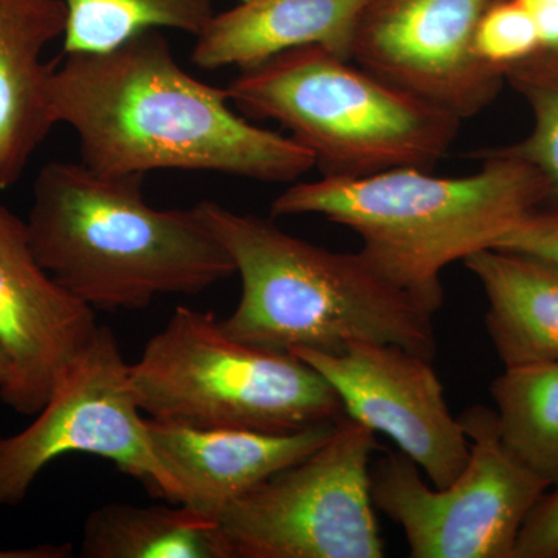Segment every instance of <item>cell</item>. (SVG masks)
Instances as JSON below:
<instances>
[{
  "label": "cell",
  "mask_w": 558,
  "mask_h": 558,
  "mask_svg": "<svg viewBox=\"0 0 558 558\" xmlns=\"http://www.w3.org/2000/svg\"><path fill=\"white\" fill-rule=\"evenodd\" d=\"M499 438L539 478L558 484V362L510 366L494 380Z\"/></svg>",
  "instance_id": "18"
},
{
  "label": "cell",
  "mask_w": 558,
  "mask_h": 558,
  "mask_svg": "<svg viewBox=\"0 0 558 558\" xmlns=\"http://www.w3.org/2000/svg\"><path fill=\"white\" fill-rule=\"evenodd\" d=\"M534 22L539 51L558 54V0H517Z\"/></svg>",
  "instance_id": "24"
},
{
  "label": "cell",
  "mask_w": 558,
  "mask_h": 558,
  "mask_svg": "<svg viewBox=\"0 0 558 558\" xmlns=\"http://www.w3.org/2000/svg\"><path fill=\"white\" fill-rule=\"evenodd\" d=\"M130 366L112 329L100 326L35 421L0 438V508L21 505L40 472L70 453L108 459L149 494L182 505V487L150 442Z\"/></svg>",
  "instance_id": "9"
},
{
  "label": "cell",
  "mask_w": 558,
  "mask_h": 558,
  "mask_svg": "<svg viewBox=\"0 0 558 558\" xmlns=\"http://www.w3.org/2000/svg\"><path fill=\"white\" fill-rule=\"evenodd\" d=\"M376 432L349 416L314 453L231 502L219 524L233 558H381L371 495Z\"/></svg>",
  "instance_id": "8"
},
{
  "label": "cell",
  "mask_w": 558,
  "mask_h": 558,
  "mask_svg": "<svg viewBox=\"0 0 558 558\" xmlns=\"http://www.w3.org/2000/svg\"><path fill=\"white\" fill-rule=\"evenodd\" d=\"M513 558H558V484L529 513Z\"/></svg>",
  "instance_id": "23"
},
{
  "label": "cell",
  "mask_w": 558,
  "mask_h": 558,
  "mask_svg": "<svg viewBox=\"0 0 558 558\" xmlns=\"http://www.w3.org/2000/svg\"><path fill=\"white\" fill-rule=\"evenodd\" d=\"M328 379L347 416L384 433L416 462L433 487L464 470L470 444L447 403L432 360L391 343L357 341L341 354L293 351Z\"/></svg>",
  "instance_id": "11"
},
{
  "label": "cell",
  "mask_w": 558,
  "mask_h": 558,
  "mask_svg": "<svg viewBox=\"0 0 558 558\" xmlns=\"http://www.w3.org/2000/svg\"><path fill=\"white\" fill-rule=\"evenodd\" d=\"M483 286L486 328L505 368L558 362V266L505 248L464 259Z\"/></svg>",
  "instance_id": "16"
},
{
  "label": "cell",
  "mask_w": 558,
  "mask_h": 558,
  "mask_svg": "<svg viewBox=\"0 0 558 558\" xmlns=\"http://www.w3.org/2000/svg\"><path fill=\"white\" fill-rule=\"evenodd\" d=\"M473 157L480 170L458 178L407 167L299 182L271 202L270 215H317L354 231L377 269L436 315L446 267L495 247L550 202L548 182L527 161L497 148Z\"/></svg>",
  "instance_id": "3"
},
{
  "label": "cell",
  "mask_w": 558,
  "mask_h": 558,
  "mask_svg": "<svg viewBox=\"0 0 558 558\" xmlns=\"http://www.w3.org/2000/svg\"><path fill=\"white\" fill-rule=\"evenodd\" d=\"M368 0H241L215 13L196 36L197 68H255L300 47L317 46L351 60L352 40Z\"/></svg>",
  "instance_id": "15"
},
{
  "label": "cell",
  "mask_w": 558,
  "mask_h": 558,
  "mask_svg": "<svg viewBox=\"0 0 558 558\" xmlns=\"http://www.w3.org/2000/svg\"><path fill=\"white\" fill-rule=\"evenodd\" d=\"M73 556L70 545H38L33 548L0 549V558H69Z\"/></svg>",
  "instance_id": "25"
},
{
  "label": "cell",
  "mask_w": 558,
  "mask_h": 558,
  "mask_svg": "<svg viewBox=\"0 0 558 558\" xmlns=\"http://www.w3.org/2000/svg\"><path fill=\"white\" fill-rule=\"evenodd\" d=\"M226 92L247 116L286 128L314 156L323 178L432 170L449 153L462 123L317 46L241 70Z\"/></svg>",
  "instance_id": "5"
},
{
  "label": "cell",
  "mask_w": 558,
  "mask_h": 558,
  "mask_svg": "<svg viewBox=\"0 0 558 558\" xmlns=\"http://www.w3.org/2000/svg\"><path fill=\"white\" fill-rule=\"evenodd\" d=\"M95 311L62 289L33 252L27 222L0 202V399L36 416L97 333Z\"/></svg>",
  "instance_id": "12"
},
{
  "label": "cell",
  "mask_w": 558,
  "mask_h": 558,
  "mask_svg": "<svg viewBox=\"0 0 558 558\" xmlns=\"http://www.w3.org/2000/svg\"><path fill=\"white\" fill-rule=\"evenodd\" d=\"M68 10L62 53L105 51L146 31L196 38L215 16L211 0H62Z\"/></svg>",
  "instance_id": "19"
},
{
  "label": "cell",
  "mask_w": 558,
  "mask_h": 558,
  "mask_svg": "<svg viewBox=\"0 0 558 558\" xmlns=\"http://www.w3.org/2000/svg\"><path fill=\"white\" fill-rule=\"evenodd\" d=\"M50 101L57 123L78 137L80 161L100 174L175 170L284 183L315 168L290 135L250 123L226 89L186 72L160 31L64 54L51 70Z\"/></svg>",
  "instance_id": "1"
},
{
  "label": "cell",
  "mask_w": 558,
  "mask_h": 558,
  "mask_svg": "<svg viewBox=\"0 0 558 558\" xmlns=\"http://www.w3.org/2000/svg\"><path fill=\"white\" fill-rule=\"evenodd\" d=\"M130 379L138 409L160 424L286 435L347 416L299 355L231 339L211 312L190 307L148 340Z\"/></svg>",
  "instance_id": "6"
},
{
  "label": "cell",
  "mask_w": 558,
  "mask_h": 558,
  "mask_svg": "<svg viewBox=\"0 0 558 558\" xmlns=\"http://www.w3.org/2000/svg\"><path fill=\"white\" fill-rule=\"evenodd\" d=\"M339 422L286 435L189 428L150 418L148 428L157 457L182 487V505L218 520L242 495L314 453Z\"/></svg>",
  "instance_id": "13"
},
{
  "label": "cell",
  "mask_w": 558,
  "mask_h": 558,
  "mask_svg": "<svg viewBox=\"0 0 558 558\" xmlns=\"http://www.w3.org/2000/svg\"><path fill=\"white\" fill-rule=\"evenodd\" d=\"M470 457L449 486L428 487L402 451L371 464L374 506L402 527L413 558H513L521 527L549 483L499 438L497 413L475 405L459 416Z\"/></svg>",
  "instance_id": "7"
},
{
  "label": "cell",
  "mask_w": 558,
  "mask_h": 558,
  "mask_svg": "<svg viewBox=\"0 0 558 558\" xmlns=\"http://www.w3.org/2000/svg\"><path fill=\"white\" fill-rule=\"evenodd\" d=\"M476 57L506 76L539 53L534 22L517 0H494L481 14L473 39Z\"/></svg>",
  "instance_id": "21"
},
{
  "label": "cell",
  "mask_w": 558,
  "mask_h": 558,
  "mask_svg": "<svg viewBox=\"0 0 558 558\" xmlns=\"http://www.w3.org/2000/svg\"><path fill=\"white\" fill-rule=\"evenodd\" d=\"M241 277L240 304L220 328L277 352L341 354L357 341L391 343L435 362V314L362 252L340 253L292 236L270 219L215 201L193 207Z\"/></svg>",
  "instance_id": "4"
},
{
  "label": "cell",
  "mask_w": 558,
  "mask_h": 558,
  "mask_svg": "<svg viewBox=\"0 0 558 558\" xmlns=\"http://www.w3.org/2000/svg\"><path fill=\"white\" fill-rule=\"evenodd\" d=\"M83 558H233L219 521L179 505L108 502L83 526Z\"/></svg>",
  "instance_id": "17"
},
{
  "label": "cell",
  "mask_w": 558,
  "mask_h": 558,
  "mask_svg": "<svg viewBox=\"0 0 558 558\" xmlns=\"http://www.w3.org/2000/svg\"><path fill=\"white\" fill-rule=\"evenodd\" d=\"M506 83L526 102L532 126L520 142L497 149L537 168L558 207V54L539 51L509 69Z\"/></svg>",
  "instance_id": "20"
},
{
  "label": "cell",
  "mask_w": 558,
  "mask_h": 558,
  "mask_svg": "<svg viewBox=\"0 0 558 558\" xmlns=\"http://www.w3.org/2000/svg\"><path fill=\"white\" fill-rule=\"evenodd\" d=\"M62 0H0V190L16 185L57 126L50 101L53 65L44 51L64 38Z\"/></svg>",
  "instance_id": "14"
},
{
  "label": "cell",
  "mask_w": 558,
  "mask_h": 558,
  "mask_svg": "<svg viewBox=\"0 0 558 558\" xmlns=\"http://www.w3.org/2000/svg\"><path fill=\"white\" fill-rule=\"evenodd\" d=\"M145 175H106L47 161L33 182L27 229L51 278L97 311H137L160 295H199L236 274L196 209H159Z\"/></svg>",
  "instance_id": "2"
},
{
  "label": "cell",
  "mask_w": 558,
  "mask_h": 558,
  "mask_svg": "<svg viewBox=\"0 0 558 558\" xmlns=\"http://www.w3.org/2000/svg\"><path fill=\"white\" fill-rule=\"evenodd\" d=\"M9 357H7L5 351H3L2 344H0V387L5 384L7 377H9Z\"/></svg>",
  "instance_id": "26"
},
{
  "label": "cell",
  "mask_w": 558,
  "mask_h": 558,
  "mask_svg": "<svg viewBox=\"0 0 558 558\" xmlns=\"http://www.w3.org/2000/svg\"><path fill=\"white\" fill-rule=\"evenodd\" d=\"M494 0H368L351 60L398 89L465 120L495 101L506 76L476 57L481 14Z\"/></svg>",
  "instance_id": "10"
},
{
  "label": "cell",
  "mask_w": 558,
  "mask_h": 558,
  "mask_svg": "<svg viewBox=\"0 0 558 558\" xmlns=\"http://www.w3.org/2000/svg\"><path fill=\"white\" fill-rule=\"evenodd\" d=\"M495 248L526 253L558 266V207L529 213L506 231Z\"/></svg>",
  "instance_id": "22"
}]
</instances>
